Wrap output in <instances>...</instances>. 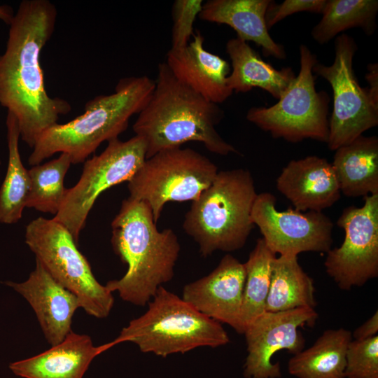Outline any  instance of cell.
<instances>
[{"instance_id": "6da1fadb", "label": "cell", "mask_w": 378, "mask_h": 378, "mask_svg": "<svg viewBox=\"0 0 378 378\" xmlns=\"http://www.w3.org/2000/svg\"><path fill=\"white\" fill-rule=\"evenodd\" d=\"M57 15L49 0L22 1L9 24L6 50L0 55V104L15 117L20 138L31 148L60 115L71 110L67 101L48 95L40 64Z\"/></svg>"}, {"instance_id": "7a4b0ae2", "label": "cell", "mask_w": 378, "mask_h": 378, "mask_svg": "<svg viewBox=\"0 0 378 378\" xmlns=\"http://www.w3.org/2000/svg\"><path fill=\"white\" fill-rule=\"evenodd\" d=\"M154 90L132 129L146 145V159L189 141L220 155L238 153L216 129L223 110L178 80L167 64L158 65Z\"/></svg>"}, {"instance_id": "3957f363", "label": "cell", "mask_w": 378, "mask_h": 378, "mask_svg": "<svg viewBox=\"0 0 378 378\" xmlns=\"http://www.w3.org/2000/svg\"><path fill=\"white\" fill-rule=\"evenodd\" d=\"M111 227L113 248L127 270L105 286L122 300L144 307L173 279L181 251L178 239L170 228L159 231L148 204L130 197L122 201Z\"/></svg>"}, {"instance_id": "277c9868", "label": "cell", "mask_w": 378, "mask_h": 378, "mask_svg": "<svg viewBox=\"0 0 378 378\" xmlns=\"http://www.w3.org/2000/svg\"><path fill=\"white\" fill-rule=\"evenodd\" d=\"M154 88L155 81L147 76L120 79L113 93L86 102L83 114L44 131L32 148L29 164L38 165L56 153L68 155L71 164L85 162L101 144L118 139L126 130L130 118L144 108Z\"/></svg>"}, {"instance_id": "5b68a950", "label": "cell", "mask_w": 378, "mask_h": 378, "mask_svg": "<svg viewBox=\"0 0 378 378\" xmlns=\"http://www.w3.org/2000/svg\"><path fill=\"white\" fill-rule=\"evenodd\" d=\"M251 172L244 169L220 171L194 201L183 228L206 258L215 251L241 248L255 226L252 207L257 196Z\"/></svg>"}, {"instance_id": "8992f818", "label": "cell", "mask_w": 378, "mask_h": 378, "mask_svg": "<svg viewBox=\"0 0 378 378\" xmlns=\"http://www.w3.org/2000/svg\"><path fill=\"white\" fill-rule=\"evenodd\" d=\"M148 309L131 320L114 340L132 342L143 353L166 357L198 347L226 345L230 337L221 323L202 314L181 297L161 286Z\"/></svg>"}, {"instance_id": "52a82bcc", "label": "cell", "mask_w": 378, "mask_h": 378, "mask_svg": "<svg viewBox=\"0 0 378 378\" xmlns=\"http://www.w3.org/2000/svg\"><path fill=\"white\" fill-rule=\"evenodd\" d=\"M299 50L300 71L278 102L269 107H251L246 117L275 139L291 143L307 139L327 143L330 97L326 91L316 89V55L304 44Z\"/></svg>"}, {"instance_id": "ba28073f", "label": "cell", "mask_w": 378, "mask_h": 378, "mask_svg": "<svg viewBox=\"0 0 378 378\" xmlns=\"http://www.w3.org/2000/svg\"><path fill=\"white\" fill-rule=\"evenodd\" d=\"M25 242L48 273L78 298L88 315L97 318L109 315L114 304L112 293L97 280L62 224L53 218H37L26 227Z\"/></svg>"}, {"instance_id": "9c48e42d", "label": "cell", "mask_w": 378, "mask_h": 378, "mask_svg": "<svg viewBox=\"0 0 378 378\" xmlns=\"http://www.w3.org/2000/svg\"><path fill=\"white\" fill-rule=\"evenodd\" d=\"M218 172L210 159L190 148L165 149L146 159L130 178L129 197L148 204L157 223L167 202L195 200Z\"/></svg>"}, {"instance_id": "30bf717a", "label": "cell", "mask_w": 378, "mask_h": 378, "mask_svg": "<svg viewBox=\"0 0 378 378\" xmlns=\"http://www.w3.org/2000/svg\"><path fill=\"white\" fill-rule=\"evenodd\" d=\"M358 46L342 34L335 38L332 64L318 62L313 73L326 80L332 90V111L329 118L328 147L331 150L346 145L378 125V103L357 80L353 62Z\"/></svg>"}, {"instance_id": "8fae6325", "label": "cell", "mask_w": 378, "mask_h": 378, "mask_svg": "<svg viewBox=\"0 0 378 378\" xmlns=\"http://www.w3.org/2000/svg\"><path fill=\"white\" fill-rule=\"evenodd\" d=\"M146 159V145L139 136L125 141L118 139L108 141L102 153L85 161L80 179L66 189L53 219L62 224L77 243L98 197L111 187L129 181Z\"/></svg>"}, {"instance_id": "7c38bea8", "label": "cell", "mask_w": 378, "mask_h": 378, "mask_svg": "<svg viewBox=\"0 0 378 378\" xmlns=\"http://www.w3.org/2000/svg\"><path fill=\"white\" fill-rule=\"evenodd\" d=\"M360 207L345 208L337 224L344 231L340 247L327 252V274L340 289L362 286L378 276V194L364 197Z\"/></svg>"}, {"instance_id": "4fadbf2b", "label": "cell", "mask_w": 378, "mask_h": 378, "mask_svg": "<svg viewBox=\"0 0 378 378\" xmlns=\"http://www.w3.org/2000/svg\"><path fill=\"white\" fill-rule=\"evenodd\" d=\"M270 192L258 194L251 218L267 247L275 254L295 255L302 252L327 253L332 244L333 223L322 211H279Z\"/></svg>"}, {"instance_id": "5bb4252c", "label": "cell", "mask_w": 378, "mask_h": 378, "mask_svg": "<svg viewBox=\"0 0 378 378\" xmlns=\"http://www.w3.org/2000/svg\"><path fill=\"white\" fill-rule=\"evenodd\" d=\"M318 318L314 308L265 312L245 329L247 356L244 365L246 378H280L279 363L272 362L274 354L287 350L293 355L304 349L305 340L299 328L313 326Z\"/></svg>"}, {"instance_id": "9a60e30c", "label": "cell", "mask_w": 378, "mask_h": 378, "mask_svg": "<svg viewBox=\"0 0 378 378\" xmlns=\"http://www.w3.org/2000/svg\"><path fill=\"white\" fill-rule=\"evenodd\" d=\"M244 264L230 254L207 275L184 286L182 299L207 317L240 333Z\"/></svg>"}, {"instance_id": "2e32d148", "label": "cell", "mask_w": 378, "mask_h": 378, "mask_svg": "<svg viewBox=\"0 0 378 378\" xmlns=\"http://www.w3.org/2000/svg\"><path fill=\"white\" fill-rule=\"evenodd\" d=\"M6 284L29 302L51 346L62 342L72 331V318L81 307L80 300L57 282L37 259L34 270L26 281Z\"/></svg>"}, {"instance_id": "e0dca14e", "label": "cell", "mask_w": 378, "mask_h": 378, "mask_svg": "<svg viewBox=\"0 0 378 378\" xmlns=\"http://www.w3.org/2000/svg\"><path fill=\"white\" fill-rule=\"evenodd\" d=\"M276 188L302 212L322 211L341 195L332 164L316 155L290 160L277 178Z\"/></svg>"}, {"instance_id": "ac0fdd59", "label": "cell", "mask_w": 378, "mask_h": 378, "mask_svg": "<svg viewBox=\"0 0 378 378\" xmlns=\"http://www.w3.org/2000/svg\"><path fill=\"white\" fill-rule=\"evenodd\" d=\"M183 50H169L165 63L174 76L206 99L220 104L233 93L227 84L230 67L226 60L205 50L200 31Z\"/></svg>"}, {"instance_id": "d6986e66", "label": "cell", "mask_w": 378, "mask_h": 378, "mask_svg": "<svg viewBox=\"0 0 378 378\" xmlns=\"http://www.w3.org/2000/svg\"><path fill=\"white\" fill-rule=\"evenodd\" d=\"M115 345L95 346L90 336L71 331L59 344L8 367L22 378H83L94 358Z\"/></svg>"}, {"instance_id": "ffe728a7", "label": "cell", "mask_w": 378, "mask_h": 378, "mask_svg": "<svg viewBox=\"0 0 378 378\" xmlns=\"http://www.w3.org/2000/svg\"><path fill=\"white\" fill-rule=\"evenodd\" d=\"M270 0H209L203 4L198 18L204 21L232 27L237 37L261 47L265 57L285 59L284 47L275 42L265 22Z\"/></svg>"}, {"instance_id": "44dd1931", "label": "cell", "mask_w": 378, "mask_h": 378, "mask_svg": "<svg viewBox=\"0 0 378 378\" xmlns=\"http://www.w3.org/2000/svg\"><path fill=\"white\" fill-rule=\"evenodd\" d=\"M226 52L232 65L227 84L233 92L258 88L279 99L296 76L291 67L276 69L265 62L248 42L237 36L227 41Z\"/></svg>"}, {"instance_id": "7402d4cb", "label": "cell", "mask_w": 378, "mask_h": 378, "mask_svg": "<svg viewBox=\"0 0 378 378\" xmlns=\"http://www.w3.org/2000/svg\"><path fill=\"white\" fill-rule=\"evenodd\" d=\"M341 193L346 197L378 194V138L361 135L338 148L332 163Z\"/></svg>"}, {"instance_id": "603a6c76", "label": "cell", "mask_w": 378, "mask_h": 378, "mask_svg": "<svg viewBox=\"0 0 378 378\" xmlns=\"http://www.w3.org/2000/svg\"><path fill=\"white\" fill-rule=\"evenodd\" d=\"M352 340L346 329H329L307 349L293 355L288 363L297 378H345L346 353Z\"/></svg>"}, {"instance_id": "cb8c5ba5", "label": "cell", "mask_w": 378, "mask_h": 378, "mask_svg": "<svg viewBox=\"0 0 378 378\" xmlns=\"http://www.w3.org/2000/svg\"><path fill=\"white\" fill-rule=\"evenodd\" d=\"M316 305L313 279L303 270L298 256L275 257L265 312H276Z\"/></svg>"}, {"instance_id": "d4e9b609", "label": "cell", "mask_w": 378, "mask_h": 378, "mask_svg": "<svg viewBox=\"0 0 378 378\" xmlns=\"http://www.w3.org/2000/svg\"><path fill=\"white\" fill-rule=\"evenodd\" d=\"M8 162L6 174L0 188V223H17L27 207L31 181L24 167L20 151V130L15 117L8 112L6 117Z\"/></svg>"}, {"instance_id": "484cf974", "label": "cell", "mask_w": 378, "mask_h": 378, "mask_svg": "<svg viewBox=\"0 0 378 378\" xmlns=\"http://www.w3.org/2000/svg\"><path fill=\"white\" fill-rule=\"evenodd\" d=\"M377 0H327L312 37L323 45L351 28H360L370 36L377 29Z\"/></svg>"}, {"instance_id": "4316f807", "label": "cell", "mask_w": 378, "mask_h": 378, "mask_svg": "<svg viewBox=\"0 0 378 378\" xmlns=\"http://www.w3.org/2000/svg\"><path fill=\"white\" fill-rule=\"evenodd\" d=\"M276 257L264 239L256 241L254 248L244 262L246 279L240 314V333L258 316L265 312L269 293L271 266Z\"/></svg>"}, {"instance_id": "83f0119b", "label": "cell", "mask_w": 378, "mask_h": 378, "mask_svg": "<svg viewBox=\"0 0 378 378\" xmlns=\"http://www.w3.org/2000/svg\"><path fill=\"white\" fill-rule=\"evenodd\" d=\"M71 164L69 155L61 153L58 158L28 170L31 189L27 207L55 216L66 195L64 181Z\"/></svg>"}, {"instance_id": "f1b7e54d", "label": "cell", "mask_w": 378, "mask_h": 378, "mask_svg": "<svg viewBox=\"0 0 378 378\" xmlns=\"http://www.w3.org/2000/svg\"><path fill=\"white\" fill-rule=\"evenodd\" d=\"M345 378H378V336L351 340L346 353Z\"/></svg>"}, {"instance_id": "f546056e", "label": "cell", "mask_w": 378, "mask_h": 378, "mask_svg": "<svg viewBox=\"0 0 378 378\" xmlns=\"http://www.w3.org/2000/svg\"><path fill=\"white\" fill-rule=\"evenodd\" d=\"M202 0H176L172 6L173 26L170 50L184 49L195 34L194 22L202 6Z\"/></svg>"}, {"instance_id": "4dcf8cb0", "label": "cell", "mask_w": 378, "mask_h": 378, "mask_svg": "<svg viewBox=\"0 0 378 378\" xmlns=\"http://www.w3.org/2000/svg\"><path fill=\"white\" fill-rule=\"evenodd\" d=\"M327 0H285L280 4L271 1L265 13L267 29H271L285 18L300 12L322 14Z\"/></svg>"}, {"instance_id": "1f68e13d", "label": "cell", "mask_w": 378, "mask_h": 378, "mask_svg": "<svg viewBox=\"0 0 378 378\" xmlns=\"http://www.w3.org/2000/svg\"><path fill=\"white\" fill-rule=\"evenodd\" d=\"M378 312L369 318L363 324L357 328L351 334L352 339L356 340H365L377 335Z\"/></svg>"}, {"instance_id": "d6a6232c", "label": "cell", "mask_w": 378, "mask_h": 378, "mask_svg": "<svg viewBox=\"0 0 378 378\" xmlns=\"http://www.w3.org/2000/svg\"><path fill=\"white\" fill-rule=\"evenodd\" d=\"M369 86L367 88L372 99L378 103V64L377 63L368 65V73L365 74Z\"/></svg>"}, {"instance_id": "836d02e7", "label": "cell", "mask_w": 378, "mask_h": 378, "mask_svg": "<svg viewBox=\"0 0 378 378\" xmlns=\"http://www.w3.org/2000/svg\"><path fill=\"white\" fill-rule=\"evenodd\" d=\"M11 7L7 5H0V20L7 24H10L14 16Z\"/></svg>"}]
</instances>
